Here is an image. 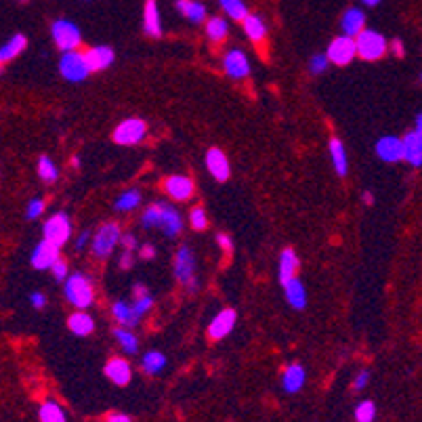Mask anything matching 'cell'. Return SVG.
<instances>
[{
  "instance_id": "cell-1",
  "label": "cell",
  "mask_w": 422,
  "mask_h": 422,
  "mask_svg": "<svg viewBox=\"0 0 422 422\" xmlns=\"http://www.w3.org/2000/svg\"><path fill=\"white\" fill-rule=\"evenodd\" d=\"M65 297L78 311H84L95 302V288L84 273H74L65 280Z\"/></svg>"
},
{
  "instance_id": "cell-2",
  "label": "cell",
  "mask_w": 422,
  "mask_h": 422,
  "mask_svg": "<svg viewBox=\"0 0 422 422\" xmlns=\"http://www.w3.org/2000/svg\"><path fill=\"white\" fill-rule=\"evenodd\" d=\"M355 42H358V55L363 61H378L380 57L387 55V51L391 47L380 32H374V30H367V28L355 38Z\"/></svg>"
},
{
  "instance_id": "cell-3",
  "label": "cell",
  "mask_w": 422,
  "mask_h": 422,
  "mask_svg": "<svg viewBox=\"0 0 422 422\" xmlns=\"http://www.w3.org/2000/svg\"><path fill=\"white\" fill-rule=\"evenodd\" d=\"M51 36H53V42L59 47L63 53L67 51H78L80 42H82V32L80 28L69 21V19H57L53 21L51 25Z\"/></svg>"
},
{
  "instance_id": "cell-4",
  "label": "cell",
  "mask_w": 422,
  "mask_h": 422,
  "mask_svg": "<svg viewBox=\"0 0 422 422\" xmlns=\"http://www.w3.org/2000/svg\"><path fill=\"white\" fill-rule=\"evenodd\" d=\"M120 225L114 223V221L103 223V225L99 227L97 236L93 238V244H91V246H93V254H95L97 258H108V256L114 252V248L120 244Z\"/></svg>"
},
{
  "instance_id": "cell-5",
  "label": "cell",
  "mask_w": 422,
  "mask_h": 422,
  "mask_svg": "<svg viewBox=\"0 0 422 422\" xmlns=\"http://www.w3.org/2000/svg\"><path fill=\"white\" fill-rule=\"evenodd\" d=\"M59 72L67 82H82L91 74L86 55L80 53V51H67V53H63L59 59Z\"/></svg>"
},
{
  "instance_id": "cell-6",
  "label": "cell",
  "mask_w": 422,
  "mask_h": 422,
  "mask_svg": "<svg viewBox=\"0 0 422 422\" xmlns=\"http://www.w3.org/2000/svg\"><path fill=\"white\" fill-rule=\"evenodd\" d=\"M326 55H328L330 63H334V65H349L351 61L358 57V42H355L353 36H347V34L336 36L330 42Z\"/></svg>"
},
{
  "instance_id": "cell-7",
  "label": "cell",
  "mask_w": 422,
  "mask_h": 422,
  "mask_svg": "<svg viewBox=\"0 0 422 422\" xmlns=\"http://www.w3.org/2000/svg\"><path fill=\"white\" fill-rule=\"evenodd\" d=\"M147 135V124L139 118H128V120L120 122L112 135V139L118 145H137L145 139Z\"/></svg>"
},
{
  "instance_id": "cell-8",
  "label": "cell",
  "mask_w": 422,
  "mask_h": 422,
  "mask_svg": "<svg viewBox=\"0 0 422 422\" xmlns=\"http://www.w3.org/2000/svg\"><path fill=\"white\" fill-rule=\"evenodd\" d=\"M45 240L53 241L57 246H63L72 236V221L65 212L53 215L47 223H45Z\"/></svg>"
},
{
  "instance_id": "cell-9",
  "label": "cell",
  "mask_w": 422,
  "mask_h": 422,
  "mask_svg": "<svg viewBox=\"0 0 422 422\" xmlns=\"http://www.w3.org/2000/svg\"><path fill=\"white\" fill-rule=\"evenodd\" d=\"M59 248L57 244L49 240L38 241V246L34 248L32 252V267L38 269V271H47V269H53V265L59 261Z\"/></svg>"
},
{
  "instance_id": "cell-10",
  "label": "cell",
  "mask_w": 422,
  "mask_h": 422,
  "mask_svg": "<svg viewBox=\"0 0 422 422\" xmlns=\"http://www.w3.org/2000/svg\"><path fill=\"white\" fill-rule=\"evenodd\" d=\"M376 156L382 162H389V164H395V162L404 160V139H399L395 135L380 137L376 141Z\"/></svg>"
},
{
  "instance_id": "cell-11",
  "label": "cell",
  "mask_w": 422,
  "mask_h": 422,
  "mask_svg": "<svg viewBox=\"0 0 422 422\" xmlns=\"http://www.w3.org/2000/svg\"><path fill=\"white\" fill-rule=\"evenodd\" d=\"M175 278L181 284H185V286L195 280V258H193V252L187 246H181L177 250V256H175Z\"/></svg>"
},
{
  "instance_id": "cell-12",
  "label": "cell",
  "mask_w": 422,
  "mask_h": 422,
  "mask_svg": "<svg viewBox=\"0 0 422 422\" xmlns=\"http://www.w3.org/2000/svg\"><path fill=\"white\" fill-rule=\"evenodd\" d=\"M236 319H238V313L234 309H223L208 326V336L212 341H221L225 338L227 334H232V330L236 328Z\"/></svg>"
},
{
  "instance_id": "cell-13",
  "label": "cell",
  "mask_w": 422,
  "mask_h": 422,
  "mask_svg": "<svg viewBox=\"0 0 422 422\" xmlns=\"http://www.w3.org/2000/svg\"><path fill=\"white\" fill-rule=\"evenodd\" d=\"M223 67H225V74L229 78H236V80L250 76V61L246 57V53L240 51V49L227 51V55L223 59Z\"/></svg>"
},
{
  "instance_id": "cell-14",
  "label": "cell",
  "mask_w": 422,
  "mask_h": 422,
  "mask_svg": "<svg viewBox=\"0 0 422 422\" xmlns=\"http://www.w3.org/2000/svg\"><path fill=\"white\" fill-rule=\"evenodd\" d=\"M206 169H208V173L217 179V181H227L229 179V173H232V169H229V160H227V156L219 149V147H212V149H208V154H206Z\"/></svg>"
},
{
  "instance_id": "cell-15",
  "label": "cell",
  "mask_w": 422,
  "mask_h": 422,
  "mask_svg": "<svg viewBox=\"0 0 422 422\" xmlns=\"http://www.w3.org/2000/svg\"><path fill=\"white\" fill-rule=\"evenodd\" d=\"M164 191L173 198V200H189L195 191L193 181L185 175H171L169 179H164Z\"/></svg>"
},
{
  "instance_id": "cell-16",
  "label": "cell",
  "mask_w": 422,
  "mask_h": 422,
  "mask_svg": "<svg viewBox=\"0 0 422 422\" xmlns=\"http://www.w3.org/2000/svg\"><path fill=\"white\" fill-rule=\"evenodd\" d=\"M143 30L152 38H160L162 36V19H160L158 0H145V6H143Z\"/></svg>"
},
{
  "instance_id": "cell-17",
  "label": "cell",
  "mask_w": 422,
  "mask_h": 422,
  "mask_svg": "<svg viewBox=\"0 0 422 422\" xmlns=\"http://www.w3.org/2000/svg\"><path fill=\"white\" fill-rule=\"evenodd\" d=\"M341 30H343V34L358 38L363 30H365V13H363L362 8H358V6L347 8L343 13V17H341Z\"/></svg>"
},
{
  "instance_id": "cell-18",
  "label": "cell",
  "mask_w": 422,
  "mask_h": 422,
  "mask_svg": "<svg viewBox=\"0 0 422 422\" xmlns=\"http://www.w3.org/2000/svg\"><path fill=\"white\" fill-rule=\"evenodd\" d=\"M299 267H301V263H299L297 252H295L292 248L282 250V254H280V267H278V275H280V284H282V288H284L290 280H295V278H297Z\"/></svg>"
},
{
  "instance_id": "cell-19",
  "label": "cell",
  "mask_w": 422,
  "mask_h": 422,
  "mask_svg": "<svg viewBox=\"0 0 422 422\" xmlns=\"http://www.w3.org/2000/svg\"><path fill=\"white\" fill-rule=\"evenodd\" d=\"M404 160L412 166H422V132L416 128L404 137Z\"/></svg>"
},
{
  "instance_id": "cell-20",
  "label": "cell",
  "mask_w": 422,
  "mask_h": 422,
  "mask_svg": "<svg viewBox=\"0 0 422 422\" xmlns=\"http://www.w3.org/2000/svg\"><path fill=\"white\" fill-rule=\"evenodd\" d=\"M84 55H86L91 72H103V69H108V67L114 63V57H116V55H114V49H110V47H106V45L93 47V49H89Z\"/></svg>"
},
{
  "instance_id": "cell-21",
  "label": "cell",
  "mask_w": 422,
  "mask_h": 422,
  "mask_svg": "<svg viewBox=\"0 0 422 422\" xmlns=\"http://www.w3.org/2000/svg\"><path fill=\"white\" fill-rule=\"evenodd\" d=\"M304 380H307V372L301 363H290L284 374H282V387L286 393H299L302 387H304Z\"/></svg>"
},
{
  "instance_id": "cell-22",
  "label": "cell",
  "mask_w": 422,
  "mask_h": 422,
  "mask_svg": "<svg viewBox=\"0 0 422 422\" xmlns=\"http://www.w3.org/2000/svg\"><path fill=\"white\" fill-rule=\"evenodd\" d=\"M106 376H108L114 384H118V387L128 384V382H130V378H132L130 363L126 362V360H122V358H114V360H110V362L106 363Z\"/></svg>"
},
{
  "instance_id": "cell-23",
  "label": "cell",
  "mask_w": 422,
  "mask_h": 422,
  "mask_svg": "<svg viewBox=\"0 0 422 422\" xmlns=\"http://www.w3.org/2000/svg\"><path fill=\"white\" fill-rule=\"evenodd\" d=\"M328 149H330V160H332V169L336 171L338 177H347L349 173V160H347V152H345V145L341 139L332 137L330 143H328Z\"/></svg>"
},
{
  "instance_id": "cell-24",
  "label": "cell",
  "mask_w": 422,
  "mask_h": 422,
  "mask_svg": "<svg viewBox=\"0 0 422 422\" xmlns=\"http://www.w3.org/2000/svg\"><path fill=\"white\" fill-rule=\"evenodd\" d=\"M241 25H244L246 36H248L254 45L265 42V38H267V23L263 21V17H261V15L250 13V15L241 21Z\"/></svg>"
},
{
  "instance_id": "cell-25",
  "label": "cell",
  "mask_w": 422,
  "mask_h": 422,
  "mask_svg": "<svg viewBox=\"0 0 422 422\" xmlns=\"http://www.w3.org/2000/svg\"><path fill=\"white\" fill-rule=\"evenodd\" d=\"M112 315H114V319L120 324L122 328H128V330L135 328V326L141 321V317L137 315L135 307L124 301H118L112 304Z\"/></svg>"
},
{
  "instance_id": "cell-26",
  "label": "cell",
  "mask_w": 422,
  "mask_h": 422,
  "mask_svg": "<svg viewBox=\"0 0 422 422\" xmlns=\"http://www.w3.org/2000/svg\"><path fill=\"white\" fill-rule=\"evenodd\" d=\"M25 47H28V38L23 34H13L0 49V63L4 65L15 57H19L25 51Z\"/></svg>"
},
{
  "instance_id": "cell-27",
  "label": "cell",
  "mask_w": 422,
  "mask_h": 422,
  "mask_svg": "<svg viewBox=\"0 0 422 422\" xmlns=\"http://www.w3.org/2000/svg\"><path fill=\"white\" fill-rule=\"evenodd\" d=\"M177 11L191 23H202L206 21V6L200 0H177Z\"/></svg>"
},
{
  "instance_id": "cell-28",
  "label": "cell",
  "mask_w": 422,
  "mask_h": 422,
  "mask_svg": "<svg viewBox=\"0 0 422 422\" xmlns=\"http://www.w3.org/2000/svg\"><path fill=\"white\" fill-rule=\"evenodd\" d=\"M160 229L164 232L166 238H177L183 229V219L181 215L171 206V204H164V219H162V225Z\"/></svg>"
},
{
  "instance_id": "cell-29",
  "label": "cell",
  "mask_w": 422,
  "mask_h": 422,
  "mask_svg": "<svg viewBox=\"0 0 422 422\" xmlns=\"http://www.w3.org/2000/svg\"><path fill=\"white\" fill-rule=\"evenodd\" d=\"M67 328L72 330V334L76 336H89L93 330H95V321L89 313L84 311H78V313H72L69 319H67Z\"/></svg>"
},
{
  "instance_id": "cell-30",
  "label": "cell",
  "mask_w": 422,
  "mask_h": 422,
  "mask_svg": "<svg viewBox=\"0 0 422 422\" xmlns=\"http://www.w3.org/2000/svg\"><path fill=\"white\" fill-rule=\"evenodd\" d=\"M284 292H286V301L290 302L292 309L302 311V309L307 307V290H304V286H302V282L299 278L290 280V282L284 286Z\"/></svg>"
},
{
  "instance_id": "cell-31",
  "label": "cell",
  "mask_w": 422,
  "mask_h": 422,
  "mask_svg": "<svg viewBox=\"0 0 422 422\" xmlns=\"http://www.w3.org/2000/svg\"><path fill=\"white\" fill-rule=\"evenodd\" d=\"M227 34H229V23H227L223 17L215 15V17H208V19H206V36H208L215 45L223 42V40L227 38Z\"/></svg>"
},
{
  "instance_id": "cell-32",
  "label": "cell",
  "mask_w": 422,
  "mask_h": 422,
  "mask_svg": "<svg viewBox=\"0 0 422 422\" xmlns=\"http://www.w3.org/2000/svg\"><path fill=\"white\" fill-rule=\"evenodd\" d=\"M38 414H40V422H67V416H65L63 408H61L59 404L51 401V399L40 406Z\"/></svg>"
},
{
  "instance_id": "cell-33",
  "label": "cell",
  "mask_w": 422,
  "mask_h": 422,
  "mask_svg": "<svg viewBox=\"0 0 422 422\" xmlns=\"http://www.w3.org/2000/svg\"><path fill=\"white\" fill-rule=\"evenodd\" d=\"M143 372L145 374H149V376H156V374H160L162 370H164V365H166V358L162 355V353H158V351H149V353H145L143 355Z\"/></svg>"
},
{
  "instance_id": "cell-34",
  "label": "cell",
  "mask_w": 422,
  "mask_h": 422,
  "mask_svg": "<svg viewBox=\"0 0 422 422\" xmlns=\"http://www.w3.org/2000/svg\"><path fill=\"white\" fill-rule=\"evenodd\" d=\"M164 219V202H156L152 206H147V210L143 212V227H160Z\"/></svg>"
},
{
  "instance_id": "cell-35",
  "label": "cell",
  "mask_w": 422,
  "mask_h": 422,
  "mask_svg": "<svg viewBox=\"0 0 422 422\" xmlns=\"http://www.w3.org/2000/svg\"><path fill=\"white\" fill-rule=\"evenodd\" d=\"M38 175L45 183H55L59 179V171H57L55 162L49 156H40L38 158Z\"/></svg>"
},
{
  "instance_id": "cell-36",
  "label": "cell",
  "mask_w": 422,
  "mask_h": 422,
  "mask_svg": "<svg viewBox=\"0 0 422 422\" xmlns=\"http://www.w3.org/2000/svg\"><path fill=\"white\" fill-rule=\"evenodd\" d=\"M114 336H116V341L120 343V347L126 353L135 355V353L139 351V341H137V336H135L128 328H118V330H114Z\"/></svg>"
},
{
  "instance_id": "cell-37",
  "label": "cell",
  "mask_w": 422,
  "mask_h": 422,
  "mask_svg": "<svg viewBox=\"0 0 422 422\" xmlns=\"http://www.w3.org/2000/svg\"><path fill=\"white\" fill-rule=\"evenodd\" d=\"M141 204V191H137V189H128V191H124L120 198L116 200V210H122V212H130V210H135L137 206Z\"/></svg>"
},
{
  "instance_id": "cell-38",
  "label": "cell",
  "mask_w": 422,
  "mask_h": 422,
  "mask_svg": "<svg viewBox=\"0 0 422 422\" xmlns=\"http://www.w3.org/2000/svg\"><path fill=\"white\" fill-rule=\"evenodd\" d=\"M219 4L223 6V11L236 19V21H244L250 13H248V6L244 4V0H219Z\"/></svg>"
},
{
  "instance_id": "cell-39",
  "label": "cell",
  "mask_w": 422,
  "mask_h": 422,
  "mask_svg": "<svg viewBox=\"0 0 422 422\" xmlns=\"http://www.w3.org/2000/svg\"><path fill=\"white\" fill-rule=\"evenodd\" d=\"M376 418V406L374 401L365 399L358 408H355V421L358 422H374Z\"/></svg>"
},
{
  "instance_id": "cell-40",
  "label": "cell",
  "mask_w": 422,
  "mask_h": 422,
  "mask_svg": "<svg viewBox=\"0 0 422 422\" xmlns=\"http://www.w3.org/2000/svg\"><path fill=\"white\" fill-rule=\"evenodd\" d=\"M189 221H191V227L195 232H204L208 227V217H206V210L202 206H195L191 212H189Z\"/></svg>"
},
{
  "instance_id": "cell-41",
  "label": "cell",
  "mask_w": 422,
  "mask_h": 422,
  "mask_svg": "<svg viewBox=\"0 0 422 422\" xmlns=\"http://www.w3.org/2000/svg\"><path fill=\"white\" fill-rule=\"evenodd\" d=\"M328 65H330L328 55H313L311 61H309V72L315 74V76H319V74H324L328 69Z\"/></svg>"
},
{
  "instance_id": "cell-42",
  "label": "cell",
  "mask_w": 422,
  "mask_h": 422,
  "mask_svg": "<svg viewBox=\"0 0 422 422\" xmlns=\"http://www.w3.org/2000/svg\"><path fill=\"white\" fill-rule=\"evenodd\" d=\"M45 200H40V198H34V200H30V204H28V208H25V217L28 219H38L42 212H45Z\"/></svg>"
},
{
  "instance_id": "cell-43",
  "label": "cell",
  "mask_w": 422,
  "mask_h": 422,
  "mask_svg": "<svg viewBox=\"0 0 422 422\" xmlns=\"http://www.w3.org/2000/svg\"><path fill=\"white\" fill-rule=\"evenodd\" d=\"M51 271H53V278H55L57 282H65V280L69 278V275H67V263H65L63 258H59V261L53 265Z\"/></svg>"
},
{
  "instance_id": "cell-44",
  "label": "cell",
  "mask_w": 422,
  "mask_h": 422,
  "mask_svg": "<svg viewBox=\"0 0 422 422\" xmlns=\"http://www.w3.org/2000/svg\"><path fill=\"white\" fill-rule=\"evenodd\" d=\"M217 244L221 246L223 252H227V254L234 252V241H232V238L227 234H217Z\"/></svg>"
},
{
  "instance_id": "cell-45",
  "label": "cell",
  "mask_w": 422,
  "mask_h": 422,
  "mask_svg": "<svg viewBox=\"0 0 422 422\" xmlns=\"http://www.w3.org/2000/svg\"><path fill=\"white\" fill-rule=\"evenodd\" d=\"M370 382V372L367 370H362L358 376H355V382H353V391H363Z\"/></svg>"
},
{
  "instance_id": "cell-46",
  "label": "cell",
  "mask_w": 422,
  "mask_h": 422,
  "mask_svg": "<svg viewBox=\"0 0 422 422\" xmlns=\"http://www.w3.org/2000/svg\"><path fill=\"white\" fill-rule=\"evenodd\" d=\"M30 304H32L34 309L40 311V309L47 307V297H45L42 292H32V295H30Z\"/></svg>"
},
{
  "instance_id": "cell-47",
  "label": "cell",
  "mask_w": 422,
  "mask_h": 422,
  "mask_svg": "<svg viewBox=\"0 0 422 422\" xmlns=\"http://www.w3.org/2000/svg\"><path fill=\"white\" fill-rule=\"evenodd\" d=\"M135 265V256L132 250H124V254L120 256V269H130Z\"/></svg>"
},
{
  "instance_id": "cell-48",
  "label": "cell",
  "mask_w": 422,
  "mask_h": 422,
  "mask_svg": "<svg viewBox=\"0 0 422 422\" xmlns=\"http://www.w3.org/2000/svg\"><path fill=\"white\" fill-rule=\"evenodd\" d=\"M120 244L124 246V250H135V248H137V238H135L132 234H124Z\"/></svg>"
},
{
  "instance_id": "cell-49",
  "label": "cell",
  "mask_w": 422,
  "mask_h": 422,
  "mask_svg": "<svg viewBox=\"0 0 422 422\" xmlns=\"http://www.w3.org/2000/svg\"><path fill=\"white\" fill-rule=\"evenodd\" d=\"M389 49L393 51V55H395V57H404V55H406V49H404V42H401L399 38H397V40H393Z\"/></svg>"
},
{
  "instance_id": "cell-50",
  "label": "cell",
  "mask_w": 422,
  "mask_h": 422,
  "mask_svg": "<svg viewBox=\"0 0 422 422\" xmlns=\"http://www.w3.org/2000/svg\"><path fill=\"white\" fill-rule=\"evenodd\" d=\"M141 258H145V261H152V258H156V248H154L152 244H145V246H141Z\"/></svg>"
},
{
  "instance_id": "cell-51",
  "label": "cell",
  "mask_w": 422,
  "mask_h": 422,
  "mask_svg": "<svg viewBox=\"0 0 422 422\" xmlns=\"http://www.w3.org/2000/svg\"><path fill=\"white\" fill-rule=\"evenodd\" d=\"M89 238H91V234H89V232H82V234H80V236L76 238V250H78V252L86 248V244H89Z\"/></svg>"
},
{
  "instance_id": "cell-52",
  "label": "cell",
  "mask_w": 422,
  "mask_h": 422,
  "mask_svg": "<svg viewBox=\"0 0 422 422\" xmlns=\"http://www.w3.org/2000/svg\"><path fill=\"white\" fill-rule=\"evenodd\" d=\"M108 422H132L126 414H120V412H110L108 414Z\"/></svg>"
},
{
  "instance_id": "cell-53",
  "label": "cell",
  "mask_w": 422,
  "mask_h": 422,
  "mask_svg": "<svg viewBox=\"0 0 422 422\" xmlns=\"http://www.w3.org/2000/svg\"><path fill=\"white\" fill-rule=\"evenodd\" d=\"M363 202H365L367 206H372V204H374V198H372V191H363Z\"/></svg>"
},
{
  "instance_id": "cell-54",
  "label": "cell",
  "mask_w": 422,
  "mask_h": 422,
  "mask_svg": "<svg viewBox=\"0 0 422 422\" xmlns=\"http://www.w3.org/2000/svg\"><path fill=\"white\" fill-rule=\"evenodd\" d=\"M416 130H418V132H422V112L418 114V116H416Z\"/></svg>"
},
{
  "instance_id": "cell-55",
  "label": "cell",
  "mask_w": 422,
  "mask_h": 422,
  "mask_svg": "<svg viewBox=\"0 0 422 422\" xmlns=\"http://www.w3.org/2000/svg\"><path fill=\"white\" fill-rule=\"evenodd\" d=\"M362 2L365 4V6H376V4H378L380 0H362Z\"/></svg>"
},
{
  "instance_id": "cell-56",
  "label": "cell",
  "mask_w": 422,
  "mask_h": 422,
  "mask_svg": "<svg viewBox=\"0 0 422 422\" xmlns=\"http://www.w3.org/2000/svg\"><path fill=\"white\" fill-rule=\"evenodd\" d=\"M72 166H74V169H78V166H80V160H78V156H74V158H72Z\"/></svg>"
},
{
  "instance_id": "cell-57",
  "label": "cell",
  "mask_w": 422,
  "mask_h": 422,
  "mask_svg": "<svg viewBox=\"0 0 422 422\" xmlns=\"http://www.w3.org/2000/svg\"><path fill=\"white\" fill-rule=\"evenodd\" d=\"M418 80H421V84H422V72H421V76H418Z\"/></svg>"
},
{
  "instance_id": "cell-58",
  "label": "cell",
  "mask_w": 422,
  "mask_h": 422,
  "mask_svg": "<svg viewBox=\"0 0 422 422\" xmlns=\"http://www.w3.org/2000/svg\"><path fill=\"white\" fill-rule=\"evenodd\" d=\"M21 2H28V0H21Z\"/></svg>"
}]
</instances>
